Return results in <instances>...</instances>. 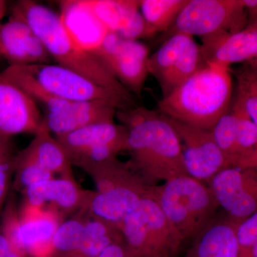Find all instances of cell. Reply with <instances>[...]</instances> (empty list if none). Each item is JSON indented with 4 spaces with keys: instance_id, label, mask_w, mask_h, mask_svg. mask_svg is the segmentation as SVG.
<instances>
[{
    "instance_id": "4dcf8cb0",
    "label": "cell",
    "mask_w": 257,
    "mask_h": 257,
    "mask_svg": "<svg viewBox=\"0 0 257 257\" xmlns=\"http://www.w3.org/2000/svg\"><path fill=\"white\" fill-rule=\"evenodd\" d=\"M13 175H15L13 187L15 190L22 192L33 184L53 178L51 172L35 164L15 165Z\"/></svg>"
},
{
    "instance_id": "7402d4cb",
    "label": "cell",
    "mask_w": 257,
    "mask_h": 257,
    "mask_svg": "<svg viewBox=\"0 0 257 257\" xmlns=\"http://www.w3.org/2000/svg\"><path fill=\"white\" fill-rule=\"evenodd\" d=\"M237 225L228 217L214 219L194 238L185 257H237Z\"/></svg>"
},
{
    "instance_id": "6da1fadb",
    "label": "cell",
    "mask_w": 257,
    "mask_h": 257,
    "mask_svg": "<svg viewBox=\"0 0 257 257\" xmlns=\"http://www.w3.org/2000/svg\"><path fill=\"white\" fill-rule=\"evenodd\" d=\"M116 115L127 128L125 151L133 170L156 185L188 175L180 140L165 116L144 106L116 110Z\"/></svg>"
},
{
    "instance_id": "8d00e7d4",
    "label": "cell",
    "mask_w": 257,
    "mask_h": 257,
    "mask_svg": "<svg viewBox=\"0 0 257 257\" xmlns=\"http://www.w3.org/2000/svg\"><path fill=\"white\" fill-rule=\"evenodd\" d=\"M8 257H24V256L22 253L18 252V251H16L14 248Z\"/></svg>"
},
{
    "instance_id": "9a60e30c",
    "label": "cell",
    "mask_w": 257,
    "mask_h": 257,
    "mask_svg": "<svg viewBox=\"0 0 257 257\" xmlns=\"http://www.w3.org/2000/svg\"><path fill=\"white\" fill-rule=\"evenodd\" d=\"M42 120L37 103L0 75V135L9 138L23 133L35 135Z\"/></svg>"
},
{
    "instance_id": "484cf974",
    "label": "cell",
    "mask_w": 257,
    "mask_h": 257,
    "mask_svg": "<svg viewBox=\"0 0 257 257\" xmlns=\"http://www.w3.org/2000/svg\"><path fill=\"white\" fill-rule=\"evenodd\" d=\"M189 0H140V10L152 38L165 33Z\"/></svg>"
},
{
    "instance_id": "9c48e42d",
    "label": "cell",
    "mask_w": 257,
    "mask_h": 257,
    "mask_svg": "<svg viewBox=\"0 0 257 257\" xmlns=\"http://www.w3.org/2000/svg\"><path fill=\"white\" fill-rule=\"evenodd\" d=\"M6 209L0 229L13 248L23 256L50 257L52 238L61 222L59 213L52 209L25 207L19 216L12 206Z\"/></svg>"
},
{
    "instance_id": "d590c367",
    "label": "cell",
    "mask_w": 257,
    "mask_h": 257,
    "mask_svg": "<svg viewBox=\"0 0 257 257\" xmlns=\"http://www.w3.org/2000/svg\"><path fill=\"white\" fill-rule=\"evenodd\" d=\"M7 10V3L4 0H0V26H1V21L4 18L5 13Z\"/></svg>"
},
{
    "instance_id": "4316f807",
    "label": "cell",
    "mask_w": 257,
    "mask_h": 257,
    "mask_svg": "<svg viewBox=\"0 0 257 257\" xmlns=\"http://www.w3.org/2000/svg\"><path fill=\"white\" fill-rule=\"evenodd\" d=\"M234 114L236 116V143L239 168L257 169V124L248 116Z\"/></svg>"
},
{
    "instance_id": "f1b7e54d",
    "label": "cell",
    "mask_w": 257,
    "mask_h": 257,
    "mask_svg": "<svg viewBox=\"0 0 257 257\" xmlns=\"http://www.w3.org/2000/svg\"><path fill=\"white\" fill-rule=\"evenodd\" d=\"M236 116L229 111L224 115L211 130L216 145L228 167L239 168V155L236 143Z\"/></svg>"
},
{
    "instance_id": "1f68e13d",
    "label": "cell",
    "mask_w": 257,
    "mask_h": 257,
    "mask_svg": "<svg viewBox=\"0 0 257 257\" xmlns=\"http://www.w3.org/2000/svg\"><path fill=\"white\" fill-rule=\"evenodd\" d=\"M238 251L257 246V213L248 216L236 226Z\"/></svg>"
},
{
    "instance_id": "4fadbf2b",
    "label": "cell",
    "mask_w": 257,
    "mask_h": 257,
    "mask_svg": "<svg viewBox=\"0 0 257 257\" xmlns=\"http://www.w3.org/2000/svg\"><path fill=\"white\" fill-rule=\"evenodd\" d=\"M156 186L141 176L106 192L89 191L82 211L119 226L136 203L146 198L152 199Z\"/></svg>"
},
{
    "instance_id": "74e56055",
    "label": "cell",
    "mask_w": 257,
    "mask_h": 257,
    "mask_svg": "<svg viewBox=\"0 0 257 257\" xmlns=\"http://www.w3.org/2000/svg\"><path fill=\"white\" fill-rule=\"evenodd\" d=\"M51 257H65V256H60V255H53V256H52Z\"/></svg>"
},
{
    "instance_id": "44dd1931",
    "label": "cell",
    "mask_w": 257,
    "mask_h": 257,
    "mask_svg": "<svg viewBox=\"0 0 257 257\" xmlns=\"http://www.w3.org/2000/svg\"><path fill=\"white\" fill-rule=\"evenodd\" d=\"M23 164H35L52 175L59 174L62 177L73 178L72 163L57 139L52 136L43 120L30 145L15 155V165Z\"/></svg>"
},
{
    "instance_id": "d6a6232c",
    "label": "cell",
    "mask_w": 257,
    "mask_h": 257,
    "mask_svg": "<svg viewBox=\"0 0 257 257\" xmlns=\"http://www.w3.org/2000/svg\"><path fill=\"white\" fill-rule=\"evenodd\" d=\"M97 257H128L127 248L124 241L111 243L104 248Z\"/></svg>"
},
{
    "instance_id": "7c38bea8",
    "label": "cell",
    "mask_w": 257,
    "mask_h": 257,
    "mask_svg": "<svg viewBox=\"0 0 257 257\" xmlns=\"http://www.w3.org/2000/svg\"><path fill=\"white\" fill-rule=\"evenodd\" d=\"M167 119L180 140L184 166L189 176L204 183L221 170L229 168L210 130Z\"/></svg>"
},
{
    "instance_id": "277c9868",
    "label": "cell",
    "mask_w": 257,
    "mask_h": 257,
    "mask_svg": "<svg viewBox=\"0 0 257 257\" xmlns=\"http://www.w3.org/2000/svg\"><path fill=\"white\" fill-rule=\"evenodd\" d=\"M152 199L184 241L197 237L215 219L219 207L209 187L189 175L157 185Z\"/></svg>"
},
{
    "instance_id": "2e32d148",
    "label": "cell",
    "mask_w": 257,
    "mask_h": 257,
    "mask_svg": "<svg viewBox=\"0 0 257 257\" xmlns=\"http://www.w3.org/2000/svg\"><path fill=\"white\" fill-rule=\"evenodd\" d=\"M0 55L10 65L47 64L51 59L28 24L14 14L0 26Z\"/></svg>"
},
{
    "instance_id": "ba28073f",
    "label": "cell",
    "mask_w": 257,
    "mask_h": 257,
    "mask_svg": "<svg viewBox=\"0 0 257 257\" xmlns=\"http://www.w3.org/2000/svg\"><path fill=\"white\" fill-rule=\"evenodd\" d=\"M207 65L200 45L194 37L183 33L175 34L165 40L147 61L149 74L160 84L162 97Z\"/></svg>"
},
{
    "instance_id": "836d02e7",
    "label": "cell",
    "mask_w": 257,
    "mask_h": 257,
    "mask_svg": "<svg viewBox=\"0 0 257 257\" xmlns=\"http://www.w3.org/2000/svg\"><path fill=\"white\" fill-rule=\"evenodd\" d=\"M13 249L8 236L0 229V257H8Z\"/></svg>"
},
{
    "instance_id": "30bf717a",
    "label": "cell",
    "mask_w": 257,
    "mask_h": 257,
    "mask_svg": "<svg viewBox=\"0 0 257 257\" xmlns=\"http://www.w3.org/2000/svg\"><path fill=\"white\" fill-rule=\"evenodd\" d=\"M93 55L133 95H141L150 74V49L145 44L109 32Z\"/></svg>"
},
{
    "instance_id": "8992f818",
    "label": "cell",
    "mask_w": 257,
    "mask_h": 257,
    "mask_svg": "<svg viewBox=\"0 0 257 257\" xmlns=\"http://www.w3.org/2000/svg\"><path fill=\"white\" fill-rule=\"evenodd\" d=\"M128 257H178L184 240L155 200L135 204L119 225Z\"/></svg>"
},
{
    "instance_id": "8fae6325",
    "label": "cell",
    "mask_w": 257,
    "mask_h": 257,
    "mask_svg": "<svg viewBox=\"0 0 257 257\" xmlns=\"http://www.w3.org/2000/svg\"><path fill=\"white\" fill-rule=\"evenodd\" d=\"M208 187L230 220L239 224L256 212V169H224L208 182Z\"/></svg>"
},
{
    "instance_id": "ac0fdd59",
    "label": "cell",
    "mask_w": 257,
    "mask_h": 257,
    "mask_svg": "<svg viewBox=\"0 0 257 257\" xmlns=\"http://www.w3.org/2000/svg\"><path fill=\"white\" fill-rule=\"evenodd\" d=\"M61 23L72 42L81 50L93 54L108 31L89 8L87 0L59 2Z\"/></svg>"
},
{
    "instance_id": "603a6c76",
    "label": "cell",
    "mask_w": 257,
    "mask_h": 257,
    "mask_svg": "<svg viewBox=\"0 0 257 257\" xmlns=\"http://www.w3.org/2000/svg\"><path fill=\"white\" fill-rule=\"evenodd\" d=\"M127 128L113 122L99 123L55 137L67 157L97 145L126 143Z\"/></svg>"
},
{
    "instance_id": "ffe728a7",
    "label": "cell",
    "mask_w": 257,
    "mask_h": 257,
    "mask_svg": "<svg viewBox=\"0 0 257 257\" xmlns=\"http://www.w3.org/2000/svg\"><path fill=\"white\" fill-rule=\"evenodd\" d=\"M89 191L79 188L74 178L61 177L38 182L28 187L25 194V207L41 209L52 203L54 210L70 213L82 210Z\"/></svg>"
},
{
    "instance_id": "52a82bcc",
    "label": "cell",
    "mask_w": 257,
    "mask_h": 257,
    "mask_svg": "<svg viewBox=\"0 0 257 257\" xmlns=\"http://www.w3.org/2000/svg\"><path fill=\"white\" fill-rule=\"evenodd\" d=\"M247 25L241 0H189L173 25L163 34L164 41L177 33L201 37L218 32L236 33Z\"/></svg>"
},
{
    "instance_id": "d6986e66",
    "label": "cell",
    "mask_w": 257,
    "mask_h": 257,
    "mask_svg": "<svg viewBox=\"0 0 257 257\" xmlns=\"http://www.w3.org/2000/svg\"><path fill=\"white\" fill-rule=\"evenodd\" d=\"M117 108L104 101H70L56 113H45L43 121L55 137L99 123L113 122Z\"/></svg>"
},
{
    "instance_id": "d4e9b609",
    "label": "cell",
    "mask_w": 257,
    "mask_h": 257,
    "mask_svg": "<svg viewBox=\"0 0 257 257\" xmlns=\"http://www.w3.org/2000/svg\"><path fill=\"white\" fill-rule=\"evenodd\" d=\"M234 73L236 79V89L230 111L248 116L257 124L256 60L246 62Z\"/></svg>"
},
{
    "instance_id": "3957f363",
    "label": "cell",
    "mask_w": 257,
    "mask_h": 257,
    "mask_svg": "<svg viewBox=\"0 0 257 257\" xmlns=\"http://www.w3.org/2000/svg\"><path fill=\"white\" fill-rule=\"evenodd\" d=\"M230 69L207 64L158 101L161 114L180 122L210 130L227 114L232 102Z\"/></svg>"
},
{
    "instance_id": "f546056e",
    "label": "cell",
    "mask_w": 257,
    "mask_h": 257,
    "mask_svg": "<svg viewBox=\"0 0 257 257\" xmlns=\"http://www.w3.org/2000/svg\"><path fill=\"white\" fill-rule=\"evenodd\" d=\"M10 139L0 135V213L4 207L15 170V157Z\"/></svg>"
},
{
    "instance_id": "e575fe53",
    "label": "cell",
    "mask_w": 257,
    "mask_h": 257,
    "mask_svg": "<svg viewBox=\"0 0 257 257\" xmlns=\"http://www.w3.org/2000/svg\"><path fill=\"white\" fill-rule=\"evenodd\" d=\"M237 257H257V246L250 249L238 251Z\"/></svg>"
},
{
    "instance_id": "e0dca14e",
    "label": "cell",
    "mask_w": 257,
    "mask_h": 257,
    "mask_svg": "<svg viewBox=\"0 0 257 257\" xmlns=\"http://www.w3.org/2000/svg\"><path fill=\"white\" fill-rule=\"evenodd\" d=\"M109 32L126 40L152 38L140 10V0H87Z\"/></svg>"
},
{
    "instance_id": "cb8c5ba5",
    "label": "cell",
    "mask_w": 257,
    "mask_h": 257,
    "mask_svg": "<svg viewBox=\"0 0 257 257\" xmlns=\"http://www.w3.org/2000/svg\"><path fill=\"white\" fill-rule=\"evenodd\" d=\"M90 217L86 219L82 242L78 250L65 257H97L111 243L124 241L119 225Z\"/></svg>"
},
{
    "instance_id": "5b68a950",
    "label": "cell",
    "mask_w": 257,
    "mask_h": 257,
    "mask_svg": "<svg viewBox=\"0 0 257 257\" xmlns=\"http://www.w3.org/2000/svg\"><path fill=\"white\" fill-rule=\"evenodd\" d=\"M0 75L13 83H32L51 95L66 101H104L114 104L117 110L135 106V102L58 64L10 65Z\"/></svg>"
},
{
    "instance_id": "83f0119b",
    "label": "cell",
    "mask_w": 257,
    "mask_h": 257,
    "mask_svg": "<svg viewBox=\"0 0 257 257\" xmlns=\"http://www.w3.org/2000/svg\"><path fill=\"white\" fill-rule=\"evenodd\" d=\"M82 215L59 224L52 240V254L69 256L78 250L82 242L86 220Z\"/></svg>"
},
{
    "instance_id": "5bb4252c",
    "label": "cell",
    "mask_w": 257,
    "mask_h": 257,
    "mask_svg": "<svg viewBox=\"0 0 257 257\" xmlns=\"http://www.w3.org/2000/svg\"><path fill=\"white\" fill-rule=\"evenodd\" d=\"M202 40L201 50L209 65L230 69L231 64L251 62L257 57V22L236 33L218 32Z\"/></svg>"
},
{
    "instance_id": "7a4b0ae2",
    "label": "cell",
    "mask_w": 257,
    "mask_h": 257,
    "mask_svg": "<svg viewBox=\"0 0 257 257\" xmlns=\"http://www.w3.org/2000/svg\"><path fill=\"white\" fill-rule=\"evenodd\" d=\"M12 14L18 15L28 24L41 40L51 58L55 59L57 64L80 74L99 87L135 102L134 95L95 56L81 50L71 40L59 14L31 0H21L15 3L12 8Z\"/></svg>"
}]
</instances>
